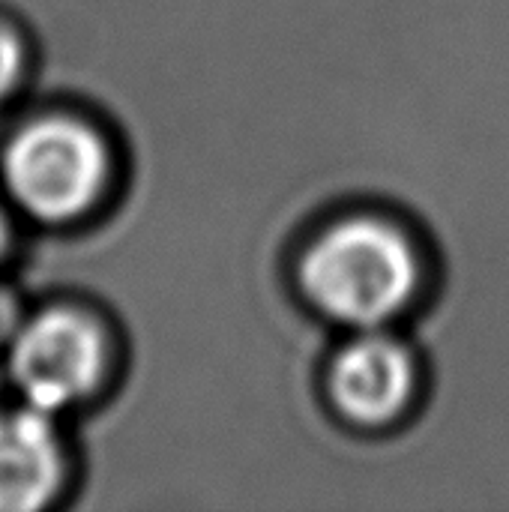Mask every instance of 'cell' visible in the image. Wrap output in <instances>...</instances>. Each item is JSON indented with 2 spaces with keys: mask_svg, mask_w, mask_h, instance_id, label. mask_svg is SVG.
Listing matches in <instances>:
<instances>
[{
  "mask_svg": "<svg viewBox=\"0 0 509 512\" xmlns=\"http://www.w3.org/2000/svg\"><path fill=\"white\" fill-rule=\"evenodd\" d=\"M99 138L72 120H39L21 129L3 153V180L18 207L36 219L63 222L84 213L105 180Z\"/></svg>",
  "mask_w": 509,
  "mask_h": 512,
  "instance_id": "obj_2",
  "label": "cell"
},
{
  "mask_svg": "<svg viewBox=\"0 0 509 512\" xmlns=\"http://www.w3.org/2000/svg\"><path fill=\"white\" fill-rule=\"evenodd\" d=\"M15 333H18V306L15 297L6 288H0V345L9 342Z\"/></svg>",
  "mask_w": 509,
  "mask_h": 512,
  "instance_id": "obj_7",
  "label": "cell"
},
{
  "mask_svg": "<svg viewBox=\"0 0 509 512\" xmlns=\"http://www.w3.org/2000/svg\"><path fill=\"white\" fill-rule=\"evenodd\" d=\"M414 366L408 351L387 336L351 342L333 363L330 396L336 408L357 423H387L411 399Z\"/></svg>",
  "mask_w": 509,
  "mask_h": 512,
  "instance_id": "obj_4",
  "label": "cell"
},
{
  "mask_svg": "<svg viewBox=\"0 0 509 512\" xmlns=\"http://www.w3.org/2000/svg\"><path fill=\"white\" fill-rule=\"evenodd\" d=\"M18 72H21V45L9 30L0 27V96L12 90Z\"/></svg>",
  "mask_w": 509,
  "mask_h": 512,
  "instance_id": "obj_6",
  "label": "cell"
},
{
  "mask_svg": "<svg viewBox=\"0 0 509 512\" xmlns=\"http://www.w3.org/2000/svg\"><path fill=\"white\" fill-rule=\"evenodd\" d=\"M48 417L30 405L0 414V512L39 510L57 492L63 459Z\"/></svg>",
  "mask_w": 509,
  "mask_h": 512,
  "instance_id": "obj_5",
  "label": "cell"
},
{
  "mask_svg": "<svg viewBox=\"0 0 509 512\" xmlns=\"http://www.w3.org/2000/svg\"><path fill=\"white\" fill-rule=\"evenodd\" d=\"M0 249H3V219H0Z\"/></svg>",
  "mask_w": 509,
  "mask_h": 512,
  "instance_id": "obj_8",
  "label": "cell"
},
{
  "mask_svg": "<svg viewBox=\"0 0 509 512\" xmlns=\"http://www.w3.org/2000/svg\"><path fill=\"white\" fill-rule=\"evenodd\" d=\"M300 279L324 315L342 324L375 327L408 306L417 288V258L396 228L354 219L312 243Z\"/></svg>",
  "mask_w": 509,
  "mask_h": 512,
  "instance_id": "obj_1",
  "label": "cell"
},
{
  "mask_svg": "<svg viewBox=\"0 0 509 512\" xmlns=\"http://www.w3.org/2000/svg\"><path fill=\"white\" fill-rule=\"evenodd\" d=\"M102 354V339L87 318L54 309L12 336L9 375L30 408L54 414L90 396Z\"/></svg>",
  "mask_w": 509,
  "mask_h": 512,
  "instance_id": "obj_3",
  "label": "cell"
}]
</instances>
